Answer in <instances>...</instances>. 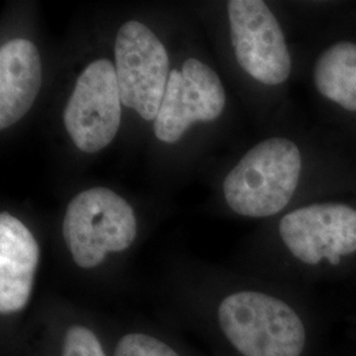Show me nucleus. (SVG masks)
<instances>
[{"instance_id": "obj_1", "label": "nucleus", "mask_w": 356, "mask_h": 356, "mask_svg": "<svg viewBox=\"0 0 356 356\" xmlns=\"http://www.w3.org/2000/svg\"><path fill=\"white\" fill-rule=\"evenodd\" d=\"M188 327L214 356H306L309 323L288 301L256 289L226 293L210 307L194 310Z\"/></svg>"}, {"instance_id": "obj_2", "label": "nucleus", "mask_w": 356, "mask_h": 356, "mask_svg": "<svg viewBox=\"0 0 356 356\" xmlns=\"http://www.w3.org/2000/svg\"><path fill=\"white\" fill-rule=\"evenodd\" d=\"M301 169L302 157L296 143L284 138L261 141L225 178L226 202L239 216H276L291 202Z\"/></svg>"}, {"instance_id": "obj_3", "label": "nucleus", "mask_w": 356, "mask_h": 356, "mask_svg": "<svg viewBox=\"0 0 356 356\" xmlns=\"http://www.w3.org/2000/svg\"><path fill=\"white\" fill-rule=\"evenodd\" d=\"M138 236V220L124 198L107 188H91L66 207L63 238L73 263L83 270L102 267L128 251Z\"/></svg>"}, {"instance_id": "obj_4", "label": "nucleus", "mask_w": 356, "mask_h": 356, "mask_svg": "<svg viewBox=\"0 0 356 356\" xmlns=\"http://www.w3.org/2000/svg\"><path fill=\"white\" fill-rule=\"evenodd\" d=\"M40 245L32 231L7 211L0 214L1 356H20L36 284Z\"/></svg>"}, {"instance_id": "obj_5", "label": "nucleus", "mask_w": 356, "mask_h": 356, "mask_svg": "<svg viewBox=\"0 0 356 356\" xmlns=\"http://www.w3.org/2000/svg\"><path fill=\"white\" fill-rule=\"evenodd\" d=\"M115 72L122 104L154 122L170 72L166 49L148 26L131 20L119 28Z\"/></svg>"}, {"instance_id": "obj_6", "label": "nucleus", "mask_w": 356, "mask_h": 356, "mask_svg": "<svg viewBox=\"0 0 356 356\" xmlns=\"http://www.w3.org/2000/svg\"><path fill=\"white\" fill-rule=\"evenodd\" d=\"M281 242L300 263L337 267L356 254V210L342 204H316L282 216Z\"/></svg>"}, {"instance_id": "obj_7", "label": "nucleus", "mask_w": 356, "mask_h": 356, "mask_svg": "<svg viewBox=\"0 0 356 356\" xmlns=\"http://www.w3.org/2000/svg\"><path fill=\"white\" fill-rule=\"evenodd\" d=\"M122 119V99L115 66L97 60L76 79L64 123L76 147L86 153L102 151L114 140Z\"/></svg>"}, {"instance_id": "obj_8", "label": "nucleus", "mask_w": 356, "mask_h": 356, "mask_svg": "<svg viewBox=\"0 0 356 356\" xmlns=\"http://www.w3.org/2000/svg\"><path fill=\"white\" fill-rule=\"evenodd\" d=\"M229 36L238 64L256 81L276 86L292 72V58L276 16L261 0H231Z\"/></svg>"}, {"instance_id": "obj_9", "label": "nucleus", "mask_w": 356, "mask_h": 356, "mask_svg": "<svg viewBox=\"0 0 356 356\" xmlns=\"http://www.w3.org/2000/svg\"><path fill=\"white\" fill-rule=\"evenodd\" d=\"M226 106L225 88L216 72L197 58L186 60L181 70H172L159 114L154 135L173 144L195 122H213Z\"/></svg>"}, {"instance_id": "obj_10", "label": "nucleus", "mask_w": 356, "mask_h": 356, "mask_svg": "<svg viewBox=\"0 0 356 356\" xmlns=\"http://www.w3.org/2000/svg\"><path fill=\"white\" fill-rule=\"evenodd\" d=\"M20 356H113L110 323L69 309H47L29 319Z\"/></svg>"}, {"instance_id": "obj_11", "label": "nucleus", "mask_w": 356, "mask_h": 356, "mask_svg": "<svg viewBox=\"0 0 356 356\" xmlns=\"http://www.w3.org/2000/svg\"><path fill=\"white\" fill-rule=\"evenodd\" d=\"M42 66L38 48L26 38H13L0 48V128L23 119L38 98Z\"/></svg>"}, {"instance_id": "obj_12", "label": "nucleus", "mask_w": 356, "mask_h": 356, "mask_svg": "<svg viewBox=\"0 0 356 356\" xmlns=\"http://www.w3.org/2000/svg\"><path fill=\"white\" fill-rule=\"evenodd\" d=\"M314 85L325 98L347 111H356L355 42H337L319 56Z\"/></svg>"}, {"instance_id": "obj_13", "label": "nucleus", "mask_w": 356, "mask_h": 356, "mask_svg": "<svg viewBox=\"0 0 356 356\" xmlns=\"http://www.w3.org/2000/svg\"><path fill=\"white\" fill-rule=\"evenodd\" d=\"M113 356H201L169 331L148 322L110 323Z\"/></svg>"}]
</instances>
